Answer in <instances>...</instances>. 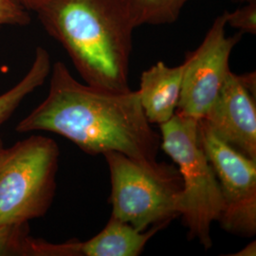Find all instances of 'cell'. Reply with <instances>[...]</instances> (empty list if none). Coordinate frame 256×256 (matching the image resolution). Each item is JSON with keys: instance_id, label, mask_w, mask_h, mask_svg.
Masks as SVG:
<instances>
[{"instance_id": "cell-1", "label": "cell", "mask_w": 256, "mask_h": 256, "mask_svg": "<svg viewBox=\"0 0 256 256\" xmlns=\"http://www.w3.org/2000/svg\"><path fill=\"white\" fill-rule=\"evenodd\" d=\"M50 72L46 99L19 122L16 132H52L88 155L118 152L142 164L158 162L160 135L147 120L138 92L82 84L60 61Z\"/></svg>"}, {"instance_id": "cell-2", "label": "cell", "mask_w": 256, "mask_h": 256, "mask_svg": "<svg viewBox=\"0 0 256 256\" xmlns=\"http://www.w3.org/2000/svg\"><path fill=\"white\" fill-rule=\"evenodd\" d=\"M34 12L86 84L108 92L130 90L137 27L126 0H41Z\"/></svg>"}, {"instance_id": "cell-3", "label": "cell", "mask_w": 256, "mask_h": 256, "mask_svg": "<svg viewBox=\"0 0 256 256\" xmlns=\"http://www.w3.org/2000/svg\"><path fill=\"white\" fill-rule=\"evenodd\" d=\"M104 156L110 169L112 218L144 232L180 216L182 178L174 165L146 164L118 152Z\"/></svg>"}, {"instance_id": "cell-4", "label": "cell", "mask_w": 256, "mask_h": 256, "mask_svg": "<svg viewBox=\"0 0 256 256\" xmlns=\"http://www.w3.org/2000/svg\"><path fill=\"white\" fill-rule=\"evenodd\" d=\"M198 120L174 113L160 126V148L169 156L182 178L180 216L188 238L206 250L212 246L210 225L223 210L220 184L198 136Z\"/></svg>"}, {"instance_id": "cell-5", "label": "cell", "mask_w": 256, "mask_h": 256, "mask_svg": "<svg viewBox=\"0 0 256 256\" xmlns=\"http://www.w3.org/2000/svg\"><path fill=\"white\" fill-rule=\"evenodd\" d=\"M60 150L50 138L32 135L0 150V227L44 216L56 190Z\"/></svg>"}, {"instance_id": "cell-6", "label": "cell", "mask_w": 256, "mask_h": 256, "mask_svg": "<svg viewBox=\"0 0 256 256\" xmlns=\"http://www.w3.org/2000/svg\"><path fill=\"white\" fill-rule=\"evenodd\" d=\"M198 136L220 184L223 198L220 226L245 238L256 232V160L220 140L202 120Z\"/></svg>"}, {"instance_id": "cell-7", "label": "cell", "mask_w": 256, "mask_h": 256, "mask_svg": "<svg viewBox=\"0 0 256 256\" xmlns=\"http://www.w3.org/2000/svg\"><path fill=\"white\" fill-rule=\"evenodd\" d=\"M226 14L218 16L202 44L184 59L182 90L176 112L200 120L218 97L230 68V57L243 34H226Z\"/></svg>"}, {"instance_id": "cell-8", "label": "cell", "mask_w": 256, "mask_h": 256, "mask_svg": "<svg viewBox=\"0 0 256 256\" xmlns=\"http://www.w3.org/2000/svg\"><path fill=\"white\" fill-rule=\"evenodd\" d=\"M200 120L220 140L256 160V72L230 70Z\"/></svg>"}, {"instance_id": "cell-9", "label": "cell", "mask_w": 256, "mask_h": 256, "mask_svg": "<svg viewBox=\"0 0 256 256\" xmlns=\"http://www.w3.org/2000/svg\"><path fill=\"white\" fill-rule=\"evenodd\" d=\"M185 64L168 66L160 61L140 75L138 96L147 120L162 126L172 119L178 108Z\"/></svg>"}, {"instance_id": "cell-10", "label": "cell", "mask_w": 256, "mask_h": 256, "mask_svg": "<svg viewBox=\"0 0 256 256\" xmlns=\"http://www.w3.org/2000/svg\"><path fill=\"white\" fill-rule=\"evenodd\" d=\"M170 223L153 225L151 229L138 232L131 225L110 218L106 226L95 236L80 242L72 240L74 256H138L147 242Z\"/></svg>"}, {"instance_id": "cell-11", "label": "cell", "mask_w": 256, "mask_h": 256, "mask_svg": "<svg viewBox=\"0 0 256 256\" xmlns=\"http://www.w3.org/2000/svg\"><path fill=\"white\" fill-rule=\"evenodd\" d=\"M50 70V54L46 48L37 46L34 60L26 75L9 90L0 95V126L12 117L28 95L45 82Z\"/></svg>"}, {"instance_id": "cell-12", "label": "cell", "mask_w": 256, "mask_h": 256, "mask_svg": "<svg viewBox=\"0 0 256 256\" xmlns=\"http://www.w3.org/2000/svg\"><path fill=\"white\" fill-rule=\"evenodd\" d=\"M194 0H126L136 27L176 22L184 7Z\"/></svg>"}, {"instance_id": "cell-13", "label": "cell", "mask_w": 256, "mask_h": 256, "mask_svg": "<svg viewBox=\"0 0 256 256\" xmlns=\"http://www.w3.org/2000/svg\"><path fill=\"white\" fill-rule=\"evenodd\" d=\"M39 239L28 236V223L0 227V256H36Z\"/></svg>"}, {"instance_id": "cell-14", "label": "cell", "mask_w": 256, "mask_h": 256, "mask_svg": "<svg viewBox=\"0 0 256 256\" xmlns=\"http://www.w3.org/2000/svg\"><path fill=\"white\" fill-rule=\"evenodd\" d=\"M242 6L232 12H227L226 23L227 26L236 28L242 34H256V1L241 4Z\"/></svg>"}, {"instance_id": "cell-15", "label": "cell", "mask_w": 256, "mask_h": 256, "mask_svg": "<svg viewBox=\"0 0 256 256\" xmlns=\"http://www.w3.org/2000/svg\"><path fill=\"white\" fill-rule=\"evenodd\" d=\"M30 10L20 0H0V26H27L30 23Z\"/></svg>"}, {"instance_id": "cell-16", "label": "cell", "mask_w": 256, "mask_h": 256, "mask_svg": "<svg viewBox=\"0 0 256 256\" xmlns=\"http://www.w3.org/2000/svg\"><path fill=\"white\" fill-rule=\"evenodd\" d=\"M256 241L250 243L244 248L239 250L236 254H232L230 256H256Z\"/></svg>"}, {"instance_id": "cell-17", "label": "cell", "mask_w": 256, "mask_h": 256, "mask_svg": "<svg viewBox=\"0 0 256 256\" xmlns=\"http://www.w3.org/2000/svg\"><path fill=\"white\" fill-rule=\"evenodd\" d=\"M20 1L26 7V9L34 12V10L36 9V7L41 0H20Z\"/></svg>"}, {"instance_id": "cell-18", "label": "cell", "mask_w": 256, "mask_h": 256, "mask_svg": "<svg viewBox=\"0 0 256 256\" xmlns=\"http://www.w3.org/2000/svg\"><path fill=\"white\" fill-rule=\"evenodd\" d=\"M234 3H238V4H244L247 2H252V1H256V0H230Z\"/></svg>"}, {"instance_id": "cell-19", "label": "cell", "mask_w": 256, "mask_h": 256, "mask_svg": "<svg viewBox=\"0 0 256 256\" xmlns=\"http://www.w3.org/2000/svg\"><path fill=\"white\" fill-rule=\"evenodd\" d=\"M3 146H3V142H2V140L0 138V150L2 149V147Z\"/></svg>"}]
</instances>
